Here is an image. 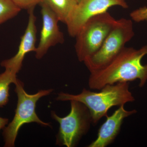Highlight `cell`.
Segmentation results:
<instances>
[{
  "label": "cell",
  "instance_id": "10",
  "mask_svg": "<svg viewBox=\"0 0 147 147\" xmlns=\"http://www.w3.org/2000/svg\"><path fill=\"white\" fill-rule=\"evenodd\" d=\"M137 113L135 110H125L124 105H121L112 115L106 116V119L100 126L97 138L88 147H105L115 141L121 130L124 120Z\"/></svg>",
  "mask_w": 147,
  "mask_h": 147
},
{
  "label": "cell",
  "instance_id": "17",
  "mask_svg": "<svg viewBox=\"0 0 147 147\" xmlns=\"http://www.w3.org/2000/svg\"><path fill=\"white\" fill-rule=\"evenodd\" d=\"M76 1L77 2V3H78L79 2H80V1H81V0H76Z\"/></svg>",
  "mask_w": 147,
  "mask_h": 147
},
{
  "label": "cell",
  "instance_id": "14",
  "mask_svg": "<svg viewBox=\"0 0 147 147\" xmlns=\"http://www.w3.org/2000/svg\"><path fill=\"white\" fill-rule=\"evenodd\" d=\"M21 9H29L34 8L36 6L40 4L42 0H11Z\"/></svg>",
  "mask_w": 147,
  "mask_h": 147
},
{
  "label": "cell",
  "instance_id": "7",
  "mask_svg": "<svg viewBox=\"0 0 147 147\" xmlns=\"http://www.w3.org/2000/svg\"><path fill=\"white\" fill-rule=\"evenodd\" d=\"M114 6L128 8L125 0H81L77 4L66 23L68 34L75 37L88 20L107 11Z\"/></svg>",
  "mask_w": 147,
  "mask_h": 147
},
{
  "label": "cell",
  "instance_id": "2",
  "mask_svg": "<svg viewBox=\"0 0 147 147\" xmlns=\"http://www.w3.org/2000/svg\"><path fill=\"white\" fill-rule=\"evenodd\" d=\"M100 90V92H95L84 88L78 94L61 92L56 99L61 101L76 100L83 103L89 110L92 122L94 124L108 115V111L112 107H119L135 100L129 91L128 82L106 85Z\"/></svg>",
  "mask_w": 147,
  "mask_h": 147
},
{
  "label": "cell",
  "instance_id": "4",
  "mask_svg": "<svg viewBox=\"0 0 147 147\" xmlns=\"http://www.w3.org/2000/svg\"><path fill=\"white\" fill-rule=\"evenodd\" d=\"M117 21L107 11L92 17L85 23L75 37V51L79 61L84 62L97 52Z\"/></svg>",
  "mask_w": 147,
  "mask_h": 147
},
{
  "label": "cell",
  "instance_id": "5",
  "mask_svg": "<svg viewBox=\"0 0 147 147\" xmlns=\"http://www.w3.org/2000/svg\"><path fill=\"white\" fill-rule=\"evenodd\" d=\"M134 35L131 19L117 20L115 26L97 52L84 63L90 72L97 71L110 63L124 49Z\"/></svg>",
  "mask_w": 147,
  "mask_h": 147
},
{
  "label": "cell",
  "instance_id": "1",
  "mask_svg": "<svg viewBox=\"0 0 147 147\" xmlns=\"http://www.w3.org/2000/svg\"><path fill=\"white\" fill-rule=\"evenodd\" d=\"M147 55V44L137 50L125 47L113 61L99 70L91 72L88 86L91 89L100 90L108 85L140 80L142 87L147 80V64L142 61Z\"/></svg>",
  "mask_w": 147,
  "mask_h": 147
},
{
  "label": "cell",
  "instance_id": "9",
  "mask_svg": "<svg viewBox=\"0 0 147 147\" xmlns=\"http://www.w3.org/2000/svg\"><path fill=\"white\" fill-rule=\"evenodd\" d=\"M34 9L28 10V25L21 36L17 53L12 57L3 61L1 63L2 67L10 69L16 74L21 70L26 55L30 52H35L36 50V18L34 13Z\"/></svg>",
  "mask_w": 147,
  "mask_h": 147
},
{
  "label": "cell",
  "instance_id": "8",
  "mask_svg": "<svg viewBox=\"0 0 147 147\" xmlns=\"http://www.w3.org/2000/svg\"><path fill=\"white\" fill-rule=\"evenodd\" d=\"M42 24L35 57L40 59L44 57L50 47L64 42L63 33L58 25L59 20L55 13L47 5L40 4Z\"/></svg>",
  "mask_w": 147,
  "mask_h": 147
},
{
  "label": "cell",
  "instance_id": "11",
  "mask_svg": "<svg viewBox=\"0 0 147 147\" xmlns=\"http://www.w3.org/2000/svg\"><path fill=\"white\" fill-rule=\"evenodd\" d=\"M55 13L59 21L66 24L74 9L78 3L76 0H42Z\"/></svg>",
  "mask_w": 147,
  "mask_h": 147
},
{
  "label": "cell",
  "instance_id": "6",
  "mask_svg": "<svg viewBox=\"0 0 147 147\" xmlns=\"http://www.w3.org/2000/svg\"><path fill=\"white\" fill-rule=\"evenodd\" d=\"M70 113L65 117H61L54 111L51 112L52 117L60 125L56 140V145L59 146H76L92 123L90 113L86 105L74 100H70Z\"/></svg>",
  "mask_w": 147,
  "mask_h": 147
},
{
  "label": "cell",
  "instance_id": "16",
  "mask_svg": "<svg viewBox=\"0 0 147 147\" xmlns=\"http://www.w3.org/2000/svg\"><path fill=\"white\" fill-rule=\"evenodd\" d=\"M8 119L5 118L0 117V130L3 129L8 124Z\"/></svg>",
  "mask_w": 147,
  "mask_h": 147
},
{
  "label": "cell",
  "instance_id": "3",
  "mask_svg": "<svg viewBox=\"0 0 147 147\" xmlns=\"http://www.w3.org/2000/svg\"><path fill=\"white\" fill-rule=\"evenodd\" d=\"M15 92L18 97L15 115L12 121L3 129L5 147L15 146L19 129L25 124L36 123L43 126L50 124L41 121L36 112V102L40 98L50 94L53 89L40 90L34 94H28L24 88V84L18 80L15 84Z\"/></svg>",
  "mask_w": 147,
  "mask_h": 147
},
{
  "label": "cell",
  "instance_id": "13",
  "mask_svg": "<svg viewBox=\"0 0 147 147\" xmlns=\"http://www.w3.org/2000/svg\"><path fill=\"white\" fill-rule=\"evenodd\" d=\"M21 9L11 0H0V25L16 16Z\"/></svg>",
  "mask_w": 147,
  "mask_h": 147
},
{
  "label": "cell",
  "instance_id": "12",
  "mask_svg": "<svg viewBox=\"0 0 147 147\" xmlns=\"http://www.w3.org/2000/svg\"><path fill=\"white\" fill-rule=\"evenodd\" d=\"M16 74L8 69L0 74V107L5 106L9 100V86L11 84H15L18 79Z\"/></svg>",
  "mask_w": 147,
  "mask_h": 147
},
{
  "label": "cell",
  "instance_id": "15",
  "mask_svg": "<svg viewBox=\"0 0 147 147\" xmlns=\"http://www.w3.org/2000/svg\"><path fill=\"white\" fill-rule=\"evenodd\" d=\"M131 20L137 22L146 21L147 23V7L146 6L140 7L134 10L130 13Z\"/></svg>",
  "mask_w": 147,
  "mask_h": 147
}]
</instances>
